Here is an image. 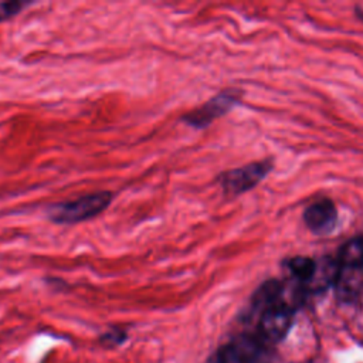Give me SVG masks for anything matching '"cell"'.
<instances>
[{
  "instance_id": "8992f818",
  "label": "cell",
  "mask_w": 363,
  "mask_h": 363,
  "mask_svg": "<svg viewBox=\"0 0 363 363\" xmlns=\"http://www.w3.org/2000/svg\"><path fill=\"white\" fill-rule=\"evenodd\" d=\"M339 264L340 268L363 269V237L353 238L342 247Z\"/></svg>"
},
{
  "instance_id": "3957f363",
  "label": "cell",
  "mask_w": 363,
  "mask_h": 363,
  "mask_svg": "<svg viewBox=\"0 0 363 363\" xmlns=\"http://www.w3.org/2000/svg\"><path fill=\"white\" fill-rule=\"evenodd\" d=\"M271 164L268 162H257L238 169L224 172L220 176V184L225 194L237 196L259 183L268 173Z\"/></svg>"
},
{
  "instance_id": "277c9868",
  "label": "cell",
  "mask_w": 363,
  "mask_h": 363,
  "mask_svg": "<svg viewBox=\"0 0 363 363\" xmlns=\"http://www.w3.org/2000/svg\"><path fill=\"white\" fill-rule=\"evenodd\" d=\"M292 325V311L282 303H274L264 309L261 316V333L271 340H281Z\"/></svg>"
},
{
  "instance_id": "7a4b0ae2",
  "label": "cell",
  "mask_w": 363,
  "mask_h": 363,
  "mask_svg": "<svg viewBox=\"0 0 363 363\" xmlns=\"http://www.w3.org/2000/svg\"><path fill=\"white\" fill-rule=\"evenodd\" d=\"M238 102V92L228 89L217 94L206 104L194 108L193 111L184 113L182 121L196 129H201L208 126L213 121L220 118L221 115L227 113L235 104Z\"/></svg>"
},
{
  "instance_id": "6da1fadb",
  "label": "cell",
  "mask_w": 363,
  "mask_h": 363,
  "mask_svg": "<svg viewBox=\"0 0 363 363\" xmlns=\"http://www.w3.org/2000/svg\"><path fill=\"white\" fill-rule=\"evenodd\" d=\"M113 200L112 191L104 190L67 201L52 204L47 208V217L51 223L60 225H71L88 221L105 211Z\"/></svg>"
},
{
  "instance_id": "ba28073f",
  "label": "cell",
  "mask_w": 363,
  "mask_h": 363,
  "mask_svg": "<svg viewBox=\"0 0 363 363\" xmlns=\"http://www.w3.org/2000/svg\"><path fill=\"white\" fill-rule=\"evenodd\" d=\"M31 3L21 1V0H3L0 1V23L13 18L14 16L20 14L26 7Z\"/></svg>"
},
{
  "instance_id": "52a82bcc",
  "label": "cell",
  "mask_w": 363,
  "mask_h": 363,
  "mask_svg": "<svg viewBox=\"0 0 363 363\" xmlns=\"http://www.w3.org/2000/svg\"><path fill=\"white\" fill-rule=\"evenodd\" d=\"M288 267L291 269V272L302 279L309 282L311 278L313 277V272L316 269V262L312 261L311 258H305V257H295L288 262Z\"/></svg>"
},
{
  "instance_id": "9c48e42d",
  "label": "cell",
  "mask_w": 363,
  "mask_h": 363,
  "mask_svg": "<svg viewBox=\"0 0 363 363\" xmlns=\"http://www.w3.org/2000/svg\"><path fill=\"white\" fill-rule=\"evenodd\" d=\"M208 363H242L235 350L233 349L231 345H227L221 347L211 359Z\"/></svg>"
},
{
  "instance_id": "5b68a950",
  "label": "cell",
  "mask_w": 363,
  "mask_h": 363,
  "mask_svg": "<svg viewBox=\"0 0 363 363\" xmlns=\"http://www.w3.org/2000/svg\"><path fill=\"white\" fill-rule=\"evenodd\" d=\"M303 218L313 233L325 234L335 227L336 208L329 200H320L306 208Z\"/></svg>"
}]
</instances>
